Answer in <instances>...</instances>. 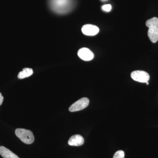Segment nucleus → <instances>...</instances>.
I'll return each instance as SVG.
<instances>
[{
    "label": "nucleus",
    "instance_id": "nucleus-1",
    "mask_svg": "<svg viewBox=\"0 0 158 158\" xmlns=\"http://www.w3.org/2000/svg\"><path fill=\"white\" fill-rule=\"evenodd\" d=\"M74 0H49L51 9L58 14H65L74 7Z\"/></svg>",
    "mask_w": 158,
    "mask_h": 158
},
{
    "label": "nucleus",
    "instance_id": "nucleus-2",
    "mask_svg": "<svg viewBox=\"0 0 158 158\" xmlns=\"http://www.w3.org/2000/svg\"><path fill=\"white\" fill-rule=\"evenodd\" d=\"M146 26L148 27V35L150 40L153 43L157 42L158 40V18L153 17L148 20Z\"/></svg>",
    "mask_w": 158,
    "mask_h": 158
},
{
    "label": "nucleus",
    "instance_id": "nucleus-3",
    "mask_svg": "<svg viewBox=\"0 0 158 158\" xmlns=\"http://www.w3.org/2000/svg\"><path fill=\"white\" fill-rule=\"evenodd\" d=\"M15 134L18 138L26 144H31L34 142V137L31 131L25 129L18 128L15 131Z\"/></svg>",
    "mask_w": 158,
    "mask_h": 158
},
{
    "label": "nucleus",
    "instance_id": "nucleus-4",
    "mask_svg": "<svg viewBox=\"0 0 158 158\" xmlns=\"http://www.w3.org/2000/svg\"><path fill=\"white\" fill-rule=\"evenodd\" d=\"M89 99L87 98H83L77 101L69 107V111L71 112H75L84 110L89 105Z\"/></svg>",
    "mask_w": 158,
    "mask_h": 158
},
{
    "label": "nucleus",
    "instance_id": "nucleus-5",
    "mask_svg": "<svg viewBox=\"0 0 158 158\" xmlns=\"http://www.w3.org/2000/svg\"><path fill=\"white\" fill-rule=\"evenodd\" d=\"M131 77L134 81L140 83H146L150 79L149 74L142 70H136L131 73Z\"/></svg>",
    "mask_w": 158,
    "mask_h": 158
},
{
    "label": "nucleus",
    "instance_id": "nucleus-6",
    "mask_svg": "<svg viewBox=\"0 0 158 158\" xmlns=\"http://www.w3.org/2000/svg\"><path fill=\"white\" fill-rule=\"evenodd\" d=\"M82 32L87 36H94L98 34L99 29L98 27L92 24H86L82 28Z\"/></svg>",
    "mask_w": 158,
    "mask_h": 158
},
{
    "label": "nucleus",
    "instance_id": "nucleus-7",
    "mask_svg": "<svg viewBox=\"0 0 158 158\" xmlns=\"http://www.w3.org/2000/svg\"><path fill=\"white\" fill-rule=\"evenodd\" d=\"M77 54L78 56L84 61H90L94 57L93 53L89 49L86 48L80 49Z\"/></svg>",
    "mask_w": 158,
    "mask_h": 158
},
{
    "label": "nucleus",
    "instance_id": "nucleus-8",
    "mask_svg": "<svg viewBox=\"0 0 158 158\" xmlns=\"http://www.w3.org/2000/svg\"><path fill=\"white\" fill-rule=\"evenodd\" d=\"M84 139L82 136L75 135L71 136L68 141V144L70 146H80L84 143Z\"/></svg>",
    "mask_w": 158,
    "mask_h": 158
},
{
    "label": "nucleus",
    "instance_id": "nucleus-9",
    "mask_svg": "<svg viewBox=\"0 0 158 158\" xmlns=\"http://www.w3.org/2000/svg\"><path fill=\"white\" fill-rule=\"evenodd\" d=\"M0 155L4 158H19L16 155L4 146H0Z\"/></svg>",
    "mask_w": 158,
    "mask_h": 158
},
{
    "label": "nucleus",
    "instance_id": "nucleus-10",
    "mask_svg": "<svg viewBox=\"0 0 158 158\" xmlns=\"http://www.w3.org/2000/svg\"><path fill=\"white\" fill-rule=\"evenodd\" d=\"M33 73V70L32 69L25 68L23 69L22 71L19 73L18 75V77L19 79H24L31 76Z\"/></svg>",
    "mask_w": 158,
    "mask_h": 158
},
{
    "label": "nucleus",
    "instance_id": "nucleus-11",
    "mask_svg": "<svg viewBox=\"0 0 158 158\" xmlns=\"http://www.w3.org/2000/svg\"><path fill=\"white\" fill-rule=\"evenodd\" d=\"M124 152L122 150H119L115 153L113 158H124Z\"/></svg>",
    "mask_w": 158,
    "mask_h": 158
},
{
    "label": "nucleus",
    "instance_id": "nucleus-12",
    "mask_svg": "<svg viewBox=\"0 0 158 158\" xmlns=\"http://www.w3.org/2000/svg\"><path fill=\"white\" fill-rule=\"evenodd\" d=\"M102 9L104 10V11H107V12H109L111 11L112 9V6L110 4H108V5H104L102 7Z\"/></svg>",
    "mask_w": 158,
    "mask_h": 158
},
{
    "label": "nucleus",
    "instance_id": "nucleus-13",
    "mask_svg": "<svg viewBox=\"0 0 158 158\" xmlns=\"http://www.w3.org/2000/svg\"><path fill=\"white\" fill-rule=\"evenodd\" d=\"M3 100H4V97L2 95V93L0 92V106L2 104Z\"/></svg>",
    "mask_w": 158,
    "mask_h": 158
},
{
    "label": "nucleus",
    "instance_id": "nucleus-14",
    "mask_svg": "<svg viewBox=\"0 0 158 158\" xmlns=\"http://www.w3.org/2000/svg\"><path fill=\"white\" fill-rule=\"evenodd\" d=\"M146 84H147V85H148V84H149V83H148V82H146Z\"/></svg>",
    "mask_w": 158,
    "mask_h": 158
}]
</instances>
